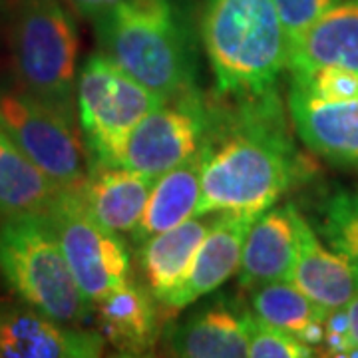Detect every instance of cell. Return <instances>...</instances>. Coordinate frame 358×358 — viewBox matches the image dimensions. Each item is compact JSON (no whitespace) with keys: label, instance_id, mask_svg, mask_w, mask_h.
I'll use <instances>...</instances> for the list:
<instances>
[{"label":"cell","instance_id":"cell-23","mask_svg":"<svg viewBox=\"0 0 358 358\" xmlns=\"http://www.w3.org/2000/svg\"><path fill=\"white\" fill-rule=\"evenodd\" d=\"M289 94L308 102H345L358 98V70L345 66H317L291 72Z\"/></svg>","mask_w":358,"mask_h":358},{"label":"cell","instance_id":"cell-5","mask_svg":"<svg viewBox=\"0 0 358 358\" xmlns=\"http://www.w3.org/2000/svg\"><path fill=\"white\" fill-rule=\"evenodd\" d=\"M78 28L60 0H18L14 10V74L18 88L76 122Z\"/></svg>","mask_w":358,"mask_h":358},{"label":"cell","instance_id":"cell-1","mask_svg":"<svg viewBox=\"0 0 358 358\" xmlns=\"http://www.w3.org/2000/svg\"><path fill=\"white\" fill-rule=\"evenodd\" d=\"M211 106L203 141V176L197 215L237 213L257 217L296 185L305 162L287 129L277 90L221 98Z\"/></svg>","mask_w":358,"mask_h":358},{"label":"cell","instance_id":"cell-3","mask_svg":"<svg viewBox=\"0 0 358 358\" xmlns=\"http://www.w3.org/2000/svg\"><path fill=\"white\" fill-rule=\"evenodd\" d=\"M201 40L217 98L277 90L289 40L275 0H203Z\"/></svg>","mask_w":358,"mask_h":358},{"label":"cell","instance_id":"cell-18","mask_svg":"<svg viewBox=\"0 0 358 358\" xmlns=\"http://www.w3.org/2000/svg\"><path fill=\"white\" fill-rule=\"evenodd\" d=\"M291 120L310 152L338 166L358 167V98L308 102L289 94Z\"/></svg>","mask_w":358,"mask_h":358},{"label":"cell","instance_id":"cell-6","mask_svg":"<svg viewBox=\"0 0 358 358\" xmlns=\"http://www.w3.org/2000/svg\"><path fill=\"white\" fill-rule=\"evenodd\" d=\"M164 102L103 52L88 56L76 84L78 122L88 167L122 166L131 131Z\"/></svg>","mask_w":358,"mask_h":358},{"label":"cell","instance_id":"cell-17","mask_svg":"<svg viewBox=\"0 0 358 358\" xmlns=\"http://www.w3.org/2000/svg\"><path fill=\"white\" fill-rule=\"evenodd\" d=\"M154 181L126 166H92L78 193L103 227L129 235L140 223Z\"/></svg>","mask_w":358,"mask_h":358},{"label":"cell","instance_id":"cell-29","mask_svg":"<svg viewBox=\"0 0 358 358\" xmlns=\"http://www.w3.org/2000/svg\"><path fill=\"white\" fill-rule=\"evenodd\" d=\"M345 308L348 317V329H350V343H352L350 357H358V294Z\"/></svg>","mask_w":358,"mask_h":358},{"label":"cell","instance_id":"cell-24","mask_svg":"<svg viewBox=\"0 0 358 358\" xmlns=\"http://www.w3.org/2000/svg\"><path fill=\"white\" fill-rule=\"evenodd\" d=\"M319 229L327 243L358 265V192L333 193L322 205Z\"/></svg>","mask_w":358,"mask_h":358},{"label":"cell","instance_id":"cell-28","mask_svg":"<svg viewBox=\"0 0 358 358\" xmlns=\"http://www.w3.org/2000/svg\"><path fill=\"white\" fill-rule=\"evenodd\" d=\"M76 13L86 16L90 20H98L102 14H106L112 6H115L120 0H66Z\"/></svg>","mask_w":358,"mask_h":358},{"label":"cell","instance_id":"cell-8","mask_svg":"<svg viewBox=\"0 0 358 358\" xmlns=\"http://www.w3.org/2000/svg\"><path fill=\"white\" fill-rule=\"evenodd\" d=\"M0 128L60 189H78L88 178V152L76 122L24 90L0 88Z\"/></svg>","mask_w":358,"mask_h":358},{"label":"cell","instance_id":"cell-21","mask_svg":"<svg viewBox=\"0 0 358 358\" xmlns=\"http://www.w3.org/2000/svg\"><path fill=\"white\" fill-rule=\"evenodd\" d=\"M247 307L259 322L293 334L317 348L322 345L327 308L317 305L293 281H275L247 289Z\"/></svg>","mask_w":358,"mask_h":358},{"label":"cell","instance_id":"cell-13","mask_svg":"<svg viewBox=\"0 0 358 358\" xmlns=\"http://www.w3.org/2000/svg\"><path fill=\"white\" fill-rule=\"evenodd\" d=\"M159 303L143 282L126 281L96 303L103 341L120 357H148L162 336Z\"/></svg>","mask_w":358,"mask_h":358},{"label":"cell","instance_id":"cell-19","mask_svg":"<svg viewBox=\"0 0 358 358\" xmlns=\"http://www.w3.org/2000/svg\"><path fill=\"white\" fill-rule=\"evenodd\" d=\"M317 66L358 70V0L336 2L291 44L287 62L289 74Z\"/></svg>","mask_w":358,"mask_h":358},{"label":"cell","instance_id":"cell-12","mask_svg":"<svg viewBox=\"0 0 358 358\" xmlns=\"http://www.w3.org/2000/svg\"><path fill=\"white\" fill-rule=\"evenodd\" d=\"M299 209L273 205L259 213L247 231L239 265V285L253 289L275 281H291L299 247Z\"/></svg>","mask_w":358,"mask_h":358},{"label":"cell","instance_id":"cell-9","mask_svg":"<svg viewBox=\"0 0 358 358\" xmlns=\"http://www.w3.org/2000/svg\"><path fill=\"white\" fill-rule=\"evenodd\" d=\"M211 106L197 88L166 100L129 136L122 166L157 179L201 152Z\"/></svg>","mask_w":358,"mask_h":358},{"label":"cell","instance_id":"cell-14","mask_svg":"<svg viewBox=\"0 0 358 358\" xmlns=\"http://www.w3.org/2000/svg\"><path fill=\"white\" fill-rule=\"evenodd\" d=\"M251 215L217 213L199 245L192 271L183 287L173 296L169 313L197 303L201 296L215 293L239 271L247 231L253 223Z\"/></svg>","mask_w":358,"mask_h":358},{"label":"cell","instance_id":"cell-15","mask_svg":"<svg viewBox=\"0 0 358 358\" xmlns=\"http://www.w3.org/2000/svg\"><path fill=\"white\" fill-rule=\"evenodd\" d=\"M291 281L327 310L346 307L358 294V265L319 239L310 223L301 215Z\"/></svg>","mask_w":358,"mask_h":358},{"label":"cell","instance_id":"cell-11","mask_svg":"<svg viewBox=\"0 0 358 358\" xmlns=\"http://www.w3.org/2000/svg\"><path fill=\"white\" fill-rule=\"evenodd\" d=\"M251 327L249 307L223 296L169 327L166 348L169 355L181 358L249 357Z\"/></svg>","mask_w":358,"mask_h":358},{"label":"cell","instance_id":"cell-7","mask_svg":"<svg viewBox=\"0 0 358 358\" xmlns=\"http://www.w3.org/2000/svg\"><path fill=\"white\" fill-rule=\"evenodd\" d=\"M46 215L78 287L94 307L131 279V255L126 241L94 219L78 189H60Z\"/></svg>","mask_w":358,"mask_h":358},{"label":"cell","instance_id":"cell-25","mask_svg":"<svg viewBox=\"0 0 358 358\" xmlns=\"http://www.w3.org/2000/svg\"><path fill=\"white\" fill-rule=\"evenodd\" d=\"M315 348L299 341L293 334L263 324L253 317L249 357L253 358H307L313 357Z\"/></svg>","mask_w":358,"mask_h":358},{"label":"cell","instance_id":"cell-2","mask_svg":"<svg viewBox=\"0 0 358 358\" xmlns=\"http://www.w3.org/2000/svg\"><path fill=\"white\" fill-rule=\"evenodd\" d=\"M96 30L103 54L164 100L197 88L192 26L176 0H120Z\"/></svg>","mask_w":358,"mask_h":358},{"label":"cell","instance_id":"cell-16","mask_svg":"<svg viewBox=\"0 0 358 358\" xmlns=\"http://www.w3.org/2000/svg\"><path fill=\"white\" fill-rule=\"evenodd\" d=\"M213 219L211 215H195L136 247L141 281L164 308H169L173 296L183 287Z\"/></svg>","mask_w":358,"mask_h":358},{"label":"cell","instance_id":"cell-26","mask_svg":"<svg viewBox=\"0 0 358 358\" xmlns=\"http://www.w3.org/2000/svg\"><path fill=\"white\" fill-rule=\"evenodd\" d=\"M341 0H275L282 28L287 32L289 48L301 38L315 20H319L329 8Z\"/></svg>","mask_w":358,"mask_h":358},{"label":"cell","instance_id":"cell-27","mask_svg":"<svg viewBox=\"0 0 358 358\" xmlns=\"http://www.w3.org/2000/svg\"><path fill=\"white\" fill-rule=\"evenodd\" d=\"M322 348L329 357H350L352 343H350V329H348V317L346 308H331L324 319V336H322Z\"/></svg>","mask_w":358,"mask_h":358},{"label":"cell","instance_id":"cell-4","mask_svg":"<svg viewBox=\"0 0 358 358\" xmlns=\"http://www.w3.org/2000/svg\"><path fill=\"white\" fill-rule=\"evenodd\" d=\"M0 275L24 305L64 324H86L96 313L66 261L46 213H20L0 223Z\"/></svg>","mask_w":358,"mask_h":358},{"label":"cell","instance_id":"cell-10","mask_svg":"<svg viewBox=\"0 0 358 358\" xmlns=\"http://www.w3.org/2000/svg\"><path fill=\"white\" fill-rule=\"evenodd\" d=\"M103 348L98 331L48 319L28 305H0V358H96Z\"/></svg>","mask_w":358,"mask_h":358},{"label":"cell","instance_id":"cell-20","mask_svg":"<svg viewBox=\"0 0 358 358\" xmlns=\"http://www.w3.org/2000/svg\"><path fill=\"white\" fill-rule=\"evenodd\" d=\"M201 176L203 150L155 179L140 223L129 233L134 247H140L154 235L173 229L179 223L197 215L201 199Z\"/></svg>","mask_w":358,"mask_h":358},{"label":"cell","instance_id":"cell-22","mask_svg":"<svg viewBox=\"0 0 358 358\" xmlns=\"http://www.w3.org/2000/svg\"><path fill=\"white\" fill-rule=\"evenodd\" d=\"M60 187L0 128V217L46 213Z\"/></svg>","mask_w":358,"mask_h":358}]
</instances>
